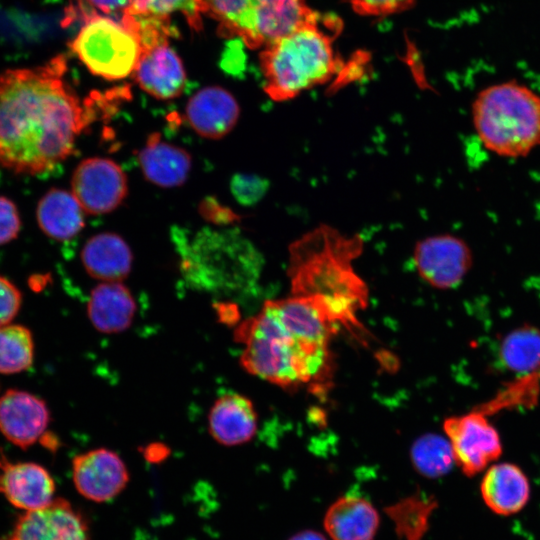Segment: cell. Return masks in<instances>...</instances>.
Here are the masks:
<instances>
[{
    "instance_id": "1",
    "label": "cell",
    "mask_w": 540,
    "mask_h": 540,
    "mask_svg": "<svg viewBox=\"0 0 540 540\" xmlns=\"http://www.w3.org/2000/svg\"><path fill=\"white\" fill-rule=\"evenodd\" d=\"M66 59L0 74V167L41 175L66 160L92 110L64 79Z\"/></svg>"
},
{
    "instance_id": "2",
    "label": "cell",
    "mask_w": 540,
    "mask_h": 540,
    "mask_svg": "<svg viewBox=\"0 0 540 540\" xmlns=\"http://www.w3.org/2000/svg\"><path fill=\"white\" fill-rule=\"evenodd\" d=\"M341 325L322 299L292 295L266 301L235 332L243 343L241 366L283 387L318 381L329 369V342Z\"/></svg>"
},
{
    "instance_id": "3",
    "label": "cell",
    "mask_w": 540,
    "mask_h": 540,
    "mask_svg": "<svg viewBox=\"0 0 540 540\" xmlns=\"http://www.w3.org/2000/svg\"><path fill=\"white\" fill-rule=\"evenodd\" d=\"M288 276L292 295L326 301L345 327H357L356 313L366 307L368 289L353 268L363 239L322 224L289 246Z\"/></svg>"
},
{
    "instance_id": "4",
    "label": "cell",
    "mask_w": 540,
    "mask_h": 540,
    "mask_svg": "<svg viewBox=\"0 0 540 540\" xmlns=\"http://www.w3.org/2000/svg\"><path fill=\"white\" fill-rule=\"evenodd\" d=\"M317 12L260 53L264 90L274 101H287L328 82L339 69L333 32Z\"/></svg>"
},
{
    "instance_id": "5",
    "label": "cell",
    "mask_w": 540,
    "mask_h": 540,
    "mask_svg": "<svg viewBox=\"0 0 540 540\" xmlns=\"http://www.w3.org/2000/svg\"><path fill=\"white\" fill-rule=\"evenodd\" d=\"M471 114L478 139L493 154L519 158L540 145V96L523 84L507 81L482 89Z\"/></svg>"
},
{
    "instance_id": "6",
    "label": "cell",
    "mask_w": 540,
    "mask_h": 540,
    "mask_svg": "<svg viewBox=\"0 0 540 540\" xmlns=\"http://www.w3.org/2000/svg\"><path fill=\"white\" fill-rule=\"evenodd\" d=\"M201 12L219 23L222 36L265 47L314 14L306 0H200Z\"/></svg>"
},
{
    "instance_id": "7",
    "label": "cell",
    "mask_w": 540,
    "mask_h": 540,
    "mask_svg": "<svg viewBox=\"0 0 540 540\" xmlns=\"http://www.w3.org/2000/svg\"><path fill=\"white\" fill-rule=\"evenodd\" d=\"M71 50L95 75L119 80L133 73L141 43L130 16L91 15L70 44Z\"/></svg>"
},
{
    "instance_id": "8",
    "label": "cell",
    "mask_w": 540,
    "mask_h": 540,
    "mask_svg": "<svg viewBox=\"0 0 540 540\" xmlns=\"http://www.w3.org/2000/svg\"><path fill=\"white\" fill-rule=\"evenodd\" d=\"M443 430L455 464L466 476L484 471L502 454L499 433L480 410L447 417Z\"/></svg>"
},
{
    "instance_id": "9",
    "label": "cell",
    "mask_w": 540,
    "mask_h": 540,
    "mask_svg": "<svg viewBox=\"0 0 540 540\" xmlns=\"http://www.w3.org/2000/svg\"><path fill=\"white\" fill-rule=\"evenodd\" d=\"M413 263L426 283L446 290L457 287L465 278L473 265V253L463 239L438 234L416 243Z\"/></svg>"
},
{
    "instance_id": "10",
    "label": "cell",
    "mask_w": 540,
    "mask_h": 540,
    "mask_svg": "<svg viewBox=\"0 0 540 540\" xmlns=\"http://www.w3.org/2000/svg\"><path fill=\"white\" fill-rule=\"evenodd\" d=\"M71 192L84 212L105 214L116 209L125 199L128 193L127 177L111 159L87 158L73 172Z\"/></svg>"
},
{
    "instance_id": "11",
    "label": "cell",
    "mask_w": 540,
    "mask_h": 540,
    "mask_svg": "<svg viewBox=\"0 0 540 540\" xmlns=\"http://www.w3.org/2000/svg\"><path fill=\"white\" fill-rule=\"evenodd\" d=\"M72 480L84 498L104 503L114 499L127 486L129 471L123 459L107 448L91 449L72 460Z\"/></svg>"
},
{
    "instance_id": "12",
    "label": "cell",
    "mask_w": 540,
    "mask_h": 540,
    "mask_svg": "<svg viewBox=\"0 0 540 540\" xmlns=\"http://www.w3.org/2000/svg\"><path fill=\"white\" fill-rule=\"evenodd\" d=\"M89 528L83 515L63 498L49 505L26 511L12 530L0 540H89Z\"/></svg>"
},
{
    "instance_id": "13",
    "label": "cell",
    "mask_w": 540,
    "mask_h": 540,
    "mask_svg": "<svg viewBox=\"0 0 540 540\" xmlns=\"http://www.w3.org/2000/svg\"><path fill=\"white\" fill-rule=\"evenodd\" d=\"M49 423V408L38 396L17 389H9L0 396V433L15 446H32Z\"/></svg>"
},
{
    "instance_id": "14",
    "label": "cell",
    "mask_w": 540,
    "mask_h": 540,
    "mask_svg": "<svg viewBox=\"0 0 540 540\" xmlns=\"http://www.w3.org/2000/svg\"><path fill=\"white\" fill-rule=\"evenodd\" d=\"M49 471L34 462H14L0 455V494L14 507L26 511L49 505L55 498Z\"/></svg>"
},
{
    "instance_id": "15",
    "label": "cell",
    "mask_w": 540,
    "mask_h": 540,
    "mask_svg": "<svg viewBox=\"0 0 540 540\" xmlns=\"http://www.w3.org/2000/svg\"><path fill=\"white\" fill-rule=\"evenodd\" d=\"M132 74L140 88L161 100L178 97L186 84L183 64L168 40L143 46Z\"/></svg>"
},
{
    "instance_id": "16",
    "label": "cell",
    "mask_w": 540,
    "mask_h": 540,
    "mask_svg": "<svg viewBox=\"0 0 540 540\" xmlns=\"http://www.w3.org/2000/svg\"><path fill=\"white\" fill-rule=\"evenodd\" d=\"M185 114L189 125L198 135L220 139L235 127L240 108L230 92L211 86L199 90L189 99Z\"/></svg>"
},
{
    "instance_id": "17",
    "label": "cell",
    "mask_w": 540,
    "mask_h": 540,
    "mask_svg": "<svg viewBox=\"0 0 540 540\" xmlns=\"http://www.w3.org/2000/svg\"><path fill=\"white\" fill-rule=\"evenodd\" d=\"M258 417L249 398L238 393L218 397L208 413V430L223 446L249 442L256 434Z\"/></svg>"
},
{
    "instance_id": "18",
    "label": "cell",
    "mask_w": 540,
    "mask_h": 540,
    "mask_svg": "<svg viewBox=\"0 0 540 540\" xmlns=\"http://www.w3.org/2000/svg\"><path fill=\"white\" fill-rule=\"evenodd\" d=\"M380 517L374 505L358 495H344L326 510L323 526L332 540H374Z\"/></svg>"
},
{
    "instance_id": "19",
    "label": "cell",
    "mask_w": 540,
    "mask_h": 540,
    "mask_svg": "<svg viewBox=\"0 0 540 540\" xmlns=\"http://www.w3.org/2000/svg\"><path fill=\"white\" fill-rule=\"evenodd\" d=\"M481 496L496 514L509 516L521 511L530 497V484L523 470L509 462L490 465L480 484Z\"/></svg>"
},
{
    "instance_id": "20",
    "label": "cell",
    "mask_w": 540,
    "mask_h": 540,
    "mask_svg": "<svg viewBox=\"0 0 540 540\" xmlns=\"http://www.w3.org/2000/svg\"><path fill=\"white\" fill-rule=\"evenodd\" d=\"M132 293L121 281L102 282L92 291L87 303V315L92 326L104 334L127 330L136 314Z\"/></svg>"
},
{
    "instance_id": "21",
    "label": "cell",
    "mask_w": 540,
    "mask_h": 540,
    "mask_svg": "<svg viewBox=\"0 0 540 540\" xmlns=\"http://www.w3.org/2000/svg\"><path fill=\"white\" fill-rule=\"evenodd\" d=\"M138 161L145 178L158 186H180L192 167L191 155L182 147L161 141L158 133L149 135L138 152Z\"/></svg>"
},
{
    "instance_id": "22",
    "label": "cell",
    "mask_w": 540,
    "mask_h": 540,
    "mask_svg": "<svg viewBox=\"0 0 540 540\" xmlns=\"http://www.w3.org/2000/svg\"><path fill=\"white\" fill-rule=\"evenodd\" d=\"M81 259L86 272L103 282L122 281L132 267V252L118 234L99 233L84 245Z\"/></svg>"
},
{
    "instance_id": "23",
    "label": "cell",
    "mask_w": 540,
    "mask_h": 540,
    "mask_svg": "<svg viewBox=\"0 0 540 540\" xmlns=\"http://www.w3.org/2000/svg\"><path fill=\"white\" fill-rule=\"evenodd\" d=\"M36 219L49 238L65 241L77 235L85 225L84 210L72 192L52 188L39 200Z\"/></svg>"
},
{
    "instance_id": "24",
    "label": "cell",
    "mask_w": 540,
    "mask_h": 540,
    "mask_svg": "<svg viewBox=\"0 0 540 540\" xmlns=\"http://www.w3.org/2000/svg\"><path fill=\"white\" fill-rule=\"evenodd\" d=\"M437 507L433 496L421 492L407 496L386 507L396 534L403 540H422L429 529L430 519Z\"/></svg>"
},
{
    "instance_id": "25",
    "label": "cell",
    "mask_w": 540,
    "mask_h": 540,
    "mask_svg": "<svg viewBox=\"0 0 540 540\" xmlns=\"http://www.w3.org/2000/svg\"><path fill=\"white\" fill-rule=\"evenodd\" d=\"M499 352L509 370L534 372L540 367V330L529 325L512 330L503 338Z\"/></svg>"
},
{
    "instance_id": "26",
    "label": "cell",
    "mask_w": 540,
    "mask_h": 540,
    "mask_svg": "<svg viewBox=\"0 0 540 540\" xmlns=\"http://www.w3.org/2000/svg\"><path fill=\"white\" fill-rule=\"evenodd\" d=\"M411 460L419 474L431 479L445 475L455 464L448 439L433 433L424 434L413 443Z\"/></svg>"
},
{
    "instance_id": "27",
    "label": "cell",
    "mask_w": 540,
    "mask_h": 540,
    "mask_svg": "<svg viewBox=\"0 0 540 540\" xmlns=\"http://www.w3.org/2000/svg\"><path fill=\"white\" fill-rule=\"evenodd\" d=\"M34 360L31 331L20 324L0 326V373L16 374L29 369Z\"/></svg>"
},
{
    "instance_id": "28",
    "label": "cell",
    "mask_w": 540,
    "mask_h": 540,
    "mask_svg": "<svg viewBox=\"0 0 540 540\" xmlns=\"http://www.w3.org/2000/svg\"><path fill=\"white\" fill-rule=\"evenodd\" d=\"M179 12L195 30L202 28L200 0H130L125 14L169 18Z\"/></svg>"
},
{
    "instance_id": "29",
    "label": "cell",
    "mask_w": 540,
    "mask_h": 540,
    "mask_svg": "<svg viewBox=\"0 0 540 540\" xmlns=\"http://www.w3.org/2000/svg\"><path fill=\"white\" fill-rule=\"evenodd\" d=\"M268 188V180L254 174L237 173L230 181L232 195L244 206L258 203L267 193Z\"/></svg>"
},
{
    "instance_id": "30",
    "label": "cell",
    "mask_w": 540,
    "mask_h": 540,
    "mask_svg": "<svg viewBox=\"0 0 540 540\" xmlns=\"http://www.w3.org/2000/svg\"><path fill=\"white\" fill-rule=\"evenodd\" d=\"M417 0H350L354 11L364 16H388L411 8Z\"/></svg>"
},
{
    "instance_id": "31",
    "label": "cell",
    "mask_w": 540,
    "mask_h": 540,
    "mask_svg": "<svg viewBox=\"0 0 540 540\" xmlns=\"http://www.w3.org/2000/svg\"><path fill=\"white\" fill-rule=\"evenodd\" d=\"M21 230V218L16 204L0 195V245L15 240Z\"/></svg>"
},
{
    "instance_id": "32",
    "label": "cell",
    "mask_w": 540,
    "mask_h": 540,
    "mask_svg": "<svg viewBox=\"0 0 540 540\" xmlns=\"http://www.w3.org/2000/svg\"><path fill=\"white\" fill-rule=\"evenodd\" d=\"M22 304V294L15 284L0 275V326L10 324Z\"/></svg>"
},
{
    "instance_id": "33",
    "label": "cell",
    "mask_w": 540,
    "mask_h": 540,
    "mask_svg": "<svg viewBox=\"0 0 540 540\" xmlns=\"http://www.w3.org/2000/svg\"><path fill=\"white\" fill-rule=\"evenodd\" d=\"M84 19L95 14L120 18L129 7L130 0H77Z\"/></svg>"
},
{
    "instance_id": "34",
    "label": "cell",
    "mask_w": 540,
    "mask_h": 540,
    "mask_svg": "<svg viewBox=\"0 0 540 540\" xmlns=\"http://www.w3.org/2000/svg\"><path fill=\"white\" fill-rule=\"evenodd\" d=\"M199 213L205 220L214 224H231L240 219L239 215L213 197L205 198L200 203Z\"/></svg>"
},
{
    "instance_id": "35",
    "label": "cell",
    "mask_w": 540,
    "mask_h": 540,
    "mask_svg": "<svg viewBox=\"0 0 540 540\" xmlns=\"http://www.w3.org/2000/svg\"><path fill=\"white\" fill-rule=\"evenodd\" d=\"M287 540H327L320 532L312 529H304L289 537Z\"/></svg>"
}]
</instances>
